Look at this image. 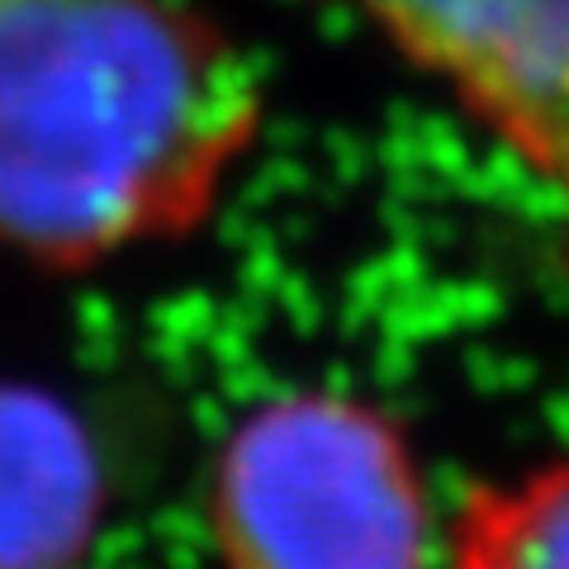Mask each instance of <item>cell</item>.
Returning <instances> with one entry per match:
<instances>
[{"mask_svg":"<svg viewBox=\"0 0 569 569\" xmlns=\"http://www.w3.org/2000/svg\"><path fill=\"white\" fill-rule=\"evenodd\" d=\"M261 123L204 0H0V257L77 271L194 233Z\"/></svg>","mask_w":569,"mask_h":569,"instance_id":"cell-1","label":"cell"},{"mask_svg":"<svg viewBox=\"0 0 569 569\" xmlns=\"http://www.w3.org/2000/svg\"><path fill=\"white\" fill-rule=\"evenodd\" d=\"M219 569H437L441 518L403 422L347 389L257 399L209 466Z\"/></svg>","mask_w":569,"mask_h":569,"instance_id":"cell-2","label":"cell"},{"mask_svg":"<svg viewBox=\"0 0 569 569\" xmlns=\"http://www.w3.org/2000/svg\"><path fill=\"white\" fill-rule=\"evenodd\" d=\"M395 58L518 162L569 233V0H351Z\"/></svg>","mask_w":569,"mask_h":569,"instance_id":"cell-3","label":"cell"},{"mask_svg":"<svg viewBox=\"0 0 569 569\" xmlns=\"http://www.w3.org/2000/svg\"><path fill=\"white\" fill-rule=\"evenodd\" d=\"M104 498L91 427L48 389L0 380V569H71Z\"/></svg>","mask_w":569,"mask_h":569,"instance_id":"cell-4","label":"cell"},{"mask_svg":"<svg viewBox=\"0 0 569 569\" xmlns=\"http://www.w3.org/2000/svg\"><path fill=\"white\" fill-rule=\"evenodd\" d=\"M441 569H569V456L466 485L441 522Z\"/></svg>","mask_w":569,"mask_h":569,"instance_id":"cell-5","label":"cell"}]
</instances>
